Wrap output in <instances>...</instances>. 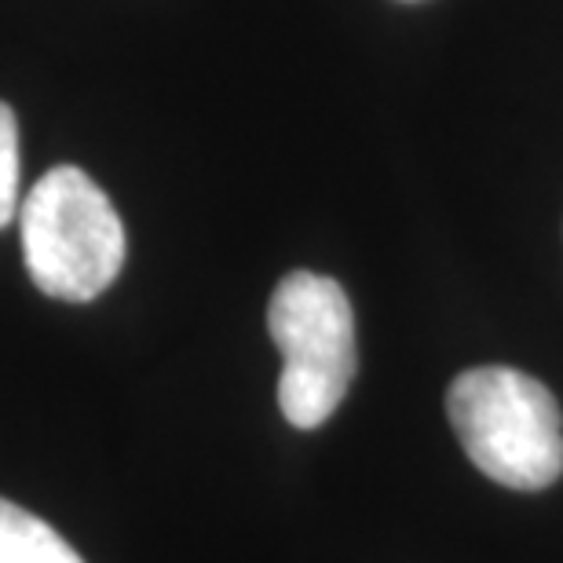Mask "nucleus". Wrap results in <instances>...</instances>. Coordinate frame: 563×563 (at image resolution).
Instances as JSON below:
<instances>
[{
    "label": "nucleus",
    "mask_w": 563,
    "mask_h": 563,
    "mask_svg": "<svg viewBox=\"0 0 563 563\" xmlns=\"http://www.w3.org/2000/svg\"><path fill=\"white\" fill-rule=\"evenodd\" d=\"M450 424L483 476L509 490H545L563 476V413L542 380L512 366H476L446 391Z\"/></svg>",
    "instance_id": "obj_1"
},
{
    "label": "nucleus",
    "mask_w": 563,
    "mask_h": 563,
    "mask_svg": "<svg viewBox=\"0 0 563 563\" xmlns=\"http://www.w3.org/2000/svg\"><path fill=\"white\" fill-rule=\"evenodd\" d=\"M26 272L44 297L88 303L125 264V228L107 190L77 165L48 168L19 201Z\"/></svg>",
    "instance_id": "obj_2"
},
{
    "label": "nucleus",
    "mask_w": 563,
    "mask_h": 563,
    "mask_svg": "<svg viewBox=\"0 0 563 563\" xmlns=\"http://www.w3.org/2000/svg\"><path fill=\"white\" fill-rule=\"evenodd\" d=\"M267 330L282 355L278 407L292 428H319L336 413L355 380V314L341 282L292 272L278 282Z\"/></svg>",
    "instance_id": "obj_3"
},
{
    "label": "nucleus",
    "mask_w": 563,
    "mask_h": 563,
    "mask_svg": "<svg viewBox=\"0 0 563 563\" xmlns=\"http://www.w3.org/2000/svg\"><path fill=\"white\" fill-rule=\"evenodd\" d=\"M0 563H85V560L41 516L0 498Z\"/></svg>",
    "instance_id": "obj_4"
},
{
    "label": "nucleus",
    "mask_w": 563,
    "mask_h": 563,
    "mask_svg": "<svg viewBox=\"0 0 563 563\" xmlns=\"http://www.w3.org/2000/svg\"><path fill=\"white\" fill-rule=\"evenodd\" d=\"M19 212V121L15 110L0 103V231Z\"/></svg>",
    "instance_id": "obj_5"
}]
</instances>
